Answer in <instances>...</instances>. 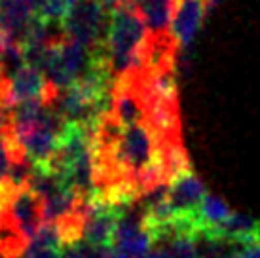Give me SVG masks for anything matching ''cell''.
Returning a JSON list of instances; mask_svg holds the SVG:
<instances>
[{
  "mask_svg": "<svg viewBox=\"0 0 260 258\" xmlns=\"http://www.w3.org/2000/svg\"><path fill=\"white\" fill-rule=\"evenodd\" d=\"M207 8H209L207 0H177L175 2V14L171 27H169V35L177 48L186 50L192 44L202 27Z\"/></svg>",
  "mask_w": 260,
  "mask_h": 258,
  "instance_id": "7",
  "label": "cell"
},
{
  "mask_svg": "<svg viewBox=\"0 0 260 258\" xmlns=\"http://www.w3.org/2000/svg\"><path fill=\"white\" fill-rule=\"evenodd\" d=\"M123 207L109 205L97 198L89 200L82 241H86L91 247H110L114 243L116 228L123 216Z\"/></svg>",
  "mask_w": 260,
  "mask_h": 258,
  "instance_id": "5",
  "label": "cell"
},
{
  "mask_svg": "<svg viewBox=\"0 0 260 258\" xmlns=\"http://www.w3.org/2000/svg\"><path fill=\"white\" fill-rule=\"evenodd\" d=\"M91 63V50L82 46L76 40L63 38L53 40L44 57L42 71L50 82L53 91H61L65 87L78 82Z\"/></svg>",
  "mask_w": 260,
  "mask_h": 258,
  "instance_id": "2",
  "label": "cell"
},
{
  "mask_svg": "<svg viewBox=\"0 0 260 258\" xmlns=\"http://www.w3.org/2000/svg\"><path fill=\"white\" fill-rule=\"evenodd\" d=\"M232 211L224 201H220L215 196H205L202 201V207L198 209V222H200V230L202 232H215L220 228L228 218L232 216Z\"/></svg>",
  "mask_w": 260,
  "mask_h": 258,
  "instance_id": "15",
  "label": "cell"
},
{
  "mask_svg": "<svg viewBox=\"0 0 260 258\" xmlns=\"http://www.w3.org/2000/svg\"><path fill=\"white\" fill-rule=\"evenodd\" d=\"M222 239L230 245H249L260 241V222L254 220L253 216L243 215V213H232V216L226 222L217 228L215 232H203Z\"/></svg>",
  "mask_w": 260,
  "mask_h": 258,
  "instance_id": "11",
  "label": "cell"
},
{
  "mask_svg": "<svg viewBox=\"0 0 260 258\" xmlns=\"http://www.w3.org/2000/svg\"><path fill=\"white\" fill-rule=\"evenodd\" d=\"M110 114L120 125H133L146 120V107L143 95L135 93L133 89H120L114 93Z\"/></svg>",
  "mask_w": 260,
  "mask_h": 258,
  "instance_id": "14",
  "label": "cell"
},
{
  "mask_svg": "<svg viewBox=\"0 0 260 258\" xmlns=\"http://www.w3.org/2000/svg\"><path fill=\"white\" fill-rule=\"evenodd\" d=\"M139 258H177V256L173 254L171 249H152V251H148L146 254H143V256Z\"/></svg>",
  "mask_w": 260,
  "mask_h": 258,
  "instance_id": "19",
  "label": "cell"
},
{
  "mask_svg": "<svg viewBox=\"0 0 260 258\" xmlns=\"http://www.w3.org/2000/svg\"><path fill=\"white\" fill-rule=\"evenodd\" d=\"M218 2H220V0H207V4H209V8H211V6H215V4H218Z\"/></svg>",
  "mask_w": 260,
  "mask_h": 258,
  "instance_id": "22",
  "label": "cell"
},
{
  "mask_svg": "<svg viewBox=\"0 0 260 258\" xmlns=\"http://www.w3.org/2000/svg\"><path fill=\"white\" fill-rule=\"evenodd\" d=\"M166 196L177 215L190 216L196 215L198 209L202 207V201L207 196V192L200 177L194 175L190 169L186 173H181L167 184Z\"/></svg>",
  "mask_w": 260,
  "mask_h": 258,
  "instance_id": "8",
  "label": "cell"
},
{
  "mask_svg": "<svg viewBox=\"0 0 260 258\" xmlns=\"http://www.w3.org/2000/svg\"><path fill=\"white\" fill-rule=\"evenodd\" d=\"M6 71V64H4V59H2V53H0V76H2V72Z\"/></svg>",
  "mask_w": 260,
  "mask_h": 258,
  "instance_id": "21",
  "label": "cell"
},
{
  "mask_svg": "<svg viewBox=\"0 0 260 258\" xmlns=\"http://www.w3.org/2000/svg\"><path fill=\"white\" fill-rule=\"evenodd\" d=\"M84 251H86V258H125L112 245L110 247H91L84 241Z\"/></svg>",
  "mask_w": 260,
  "mask_h": 258,
  "instance_id": "17",
  "label": "cell"
},
{
  "mask_svg": "<svg viewBox=\"0 0 260 258\" xmlns=\"http://www.w3.org/2000/svg\"><path fill=\"white\" fill-rule=\"evenodd\" d=\"M63 258H86L84 241H76V243L65 245V247H63Z\"/></svg>",
  "mask_w": 260,
  "mask_h": 258,
  "instance_id": "18",
  "label": "cell"
},
{
  "mask_svg": "<svg viewBox=\"0 0 260 258\" xmlns=\"http://www.w3.org/2000/svg\"><path fill=\"white\" fill-rule=\"evenodd\" d=\"M10 123H12L10 116L6 114L4 107H0V135H4V133L10 131Z\"/></svg>",
  "mask_w": 260,
  "mask_h": 258,
  "instance_id": "20",
  "label": "cell"
},
{
  "mask_svg": "<svg viewBox=\"0 0 260 258\" xmlns=\"http://www.w3.org/2000/svg\"><path fill=\"white\" fill-rule=\"evenodd\" d=\"M110 12L101 0H76L61 29L67 38L76 40L89 50L105 48Z\"/></svg>",
  "mask_w": 260,
  "mask_h": 258,
  "instance_id": "3",
  "label": "cell"
},
{
  "mask_svg": "<svg viewBox=\"0 0 260 258\" xmlns=\"http://www.w3.org/2000/svg\"><path fill=\"white\" fill-rule=\"evenodd\" d=\"M40 0H0V30L19 44L38 19Z\"/></svg>",
  "mask_w": 260,
  "mask_h": 258,
  "instance_id": "9",
  "label": "cell"
},
{
  "mask_svg": "<svg viewBox=\"0 0 260 258\" xmlns=\"http://www.w3.org/2000/svg\"><path fill=\"white\" fill-rule=\"evenodd\" d=\"M6 213L14 224L21 230L27 239H32L40 226L44 224V205L42 198L30 186L17 188L12 192L8 203L4 205Z\"/></svg>",
  "mask_w": 260,
  "mask_h": 258,
  "instance_id": "6",
  "label": "cell"
},
{
  "mask_svg": "<svg viewBox=\"0 0 260 258\" xmlns=\"http://www.w3.org/2000/svg\"><path fill=\"white\" fill-rule=\"evenodd\" d=\"M148 35L146 23L129 0L120 2L110 12L105 51L114 74L127 76L143 64L148 51Z\"/></svg>",
  "mask_w": 260,
  "mask_h": 258,
  "instance_id": "1",
  "label": "cell"
},
{
  "mask_svg": "<svg viewBox=\"0 0 260 258\" xmlns=\"http://www.w3.org/2000/svg\"><path fill=\"white\" fill-rule=\"evenodd\" d=\"M50 89L51 86L42 69L30 63H23L8 74L0 107L14 108L29 101H48Z\"/></svg>",
  "mask_w": 260,
  "mask_h": 258,
  "instance_id": "4",
  "label": "cell"
},
{
  "mask_svg": "<svg viewBox=\"0 0 260 258\" xmlns=\"http://www.w3.org/2000/svg\"><path fill=\"white\" fill-rule=\"evenodd\" d=\"M76 0H40V10L38 17L48 21L50 25H59L65 21L69 12L73 10Z\"/></svg>",
  "mask_w": 260,
  "mask_h": 258,
  "instance_id": "16",
  "label": "cell"
},
{
  "mask_svg": "<svg viewBox=\"0 0 260 258\" xmlns=\"http://www.w3.org/2000/svg\"><path fill=\"white\" fill-rule=\"evenodd\" d=\"M154 243H156V239L150 234V230L145 226L143 216L135 220V218L127 216V213H123V216L118 222V228H116L112 247H116L125 258H139L152 251Z\"/></svg>",
  "mask_w": 260,
  "mask_h": 258,
  "instance_id": "10",
  "label": "cell"
},
{
  "mask_svg": "<svg viewBox=\"0 0 260 258\" xmlns=\"http://www.w3.org/2000/svg\"><path fill=\"white\" fill-rule=\"evenodd\" d=\"M129 2L137 8L150 33L164 35L166 30H169L177 0H129Z\"/></svg>",
  "mask_w": 260,
  "mask_h": 258,
  "instance_id": "13",
  "label": "cell"
},
{
  "mask_svg": "<svg viewBox=\"0 0 260 258\" xmlns=\"http://www.w3.org/2000/svg\"><path fill=\"white\" fill-rule=\"evenodd\" d=\"M65 241L55 224L44 222L30 239L21 258H63Z\"/></svg>",
  "mask_w": 260,
  "mask_h": 258,
  "instance_id": "12",
  "label": "cell"
}]
</instances>
